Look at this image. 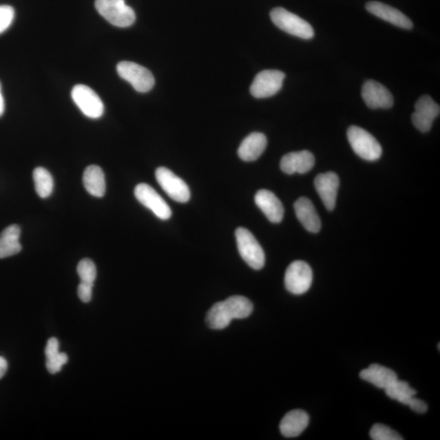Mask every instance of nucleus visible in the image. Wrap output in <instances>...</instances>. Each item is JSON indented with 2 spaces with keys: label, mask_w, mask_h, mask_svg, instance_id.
Instances as JSON below:
<instances>
[{
  "label": "nucleus",
  "mask_w": 440,
  "mask_h": 440,
  "mask_svg": "<svg viewBox=\"0 0 440 440\" xmlns=\"http://www.w3.org/2000/svg\"><path fill=\"white\" fill-rule=\"evenodd\" d=\"M45 356L46 366L52 375L60 372L69 360L65 353L59 351V342L56 337L48 339L46 345Z\"/></svg>",
  "instance_id": "nucleus-24"
},
{
  "label": "nucleus",
  "mask_w": 440,
  "mask_h": 440,
  "mask_svg": "<svg viewBox=\"0 0 440 440\" xmlns=\"http://www.w3.org/2000/svg\"><path fill=\"white\" fill-rule=\"evenodd\" d=\"M15 17L14 8L9 5H0V34L12 25Z\"/></svg>",
  "instance_id": "nucleus-29"
},
{
  "label": "nucleus",
  "mask_w": 440,
  "mask_h": 440,
  "mask_svg": "<svg viewBox=\"0 0 440 440\" xmlns=\"http://www.w3.org/2000/svg\"><path fill=\"white\" fill-rule=\"evenodd\" d=\"M439 105L431 96L424 95L415 104V112L412 115V122L416 129L422 132L432 129L433 122L439 117Z\"/></svg>",
  "instance_id": "nucleus-12"
},
{
  "label": "nucleus",
  "mask_w": 440,
  "mask_h": 440,
  "mask_svg": "<svg viewBox=\"0 0 440 440\" xmlns=\"http://www.w3.org/2000/svg\"><path fill=\"white\" fill-rule=\"evenodd\" d=\"M253 304L243 296H232L213 305L207 316V323L213 330L226 328L233 319L247 318L253 311Z\"/></svg>",
  "instance_id": "nucleus-1"
},
{
  "label": "nucleus",
  "mask_w": 440,
  "mask_h": 440,
  "mask_svg": "<svg viewBox=\"0 0 440 440\" xmlns=\"http://www.w3.org/2000/svg\"><path fill=\"white\" fill-rule=\"evenodd\" d=\"M315 165V157L309 151L303 150L287 153L280 161V169L288 175L308 173Z\"/></svg>",
  "instance_id": "nucleus-15"
},
{
  "label": "nucleus",
  "mask_w": 440,
  "mask_h": 440,
  "mask_svg": "<svg viewBox=\"0 0 440 440\" xmlns=\"http://www.w3.org/2000/svg\"><path fill=\"white\" fill-rule=\"evenodd\" d=\"M237 244L240 257L250 268L259 270L265 264V254L254 235L245 228L236 230Z\"/></svg>",
  "instance_id": "nucleus-5"
},
{
  "label": "nucleus",
  "mask_w": 440,
  "mask_h": 440,
  "mask_svg": "<svg viewBox=\"0 0 440 440\" xmlns=\"http://www.w3.org/2000/svg\"><path fill=\"white\" fill-rule=\"evenodd\" d=\"M268 141L263 133L253 132L245 137L238 148V156L245 162H253L257 160L262 155Z\"/></svg>",
  "instance_id": "nucleus-19"
},
{
  "label": "nucleus",
  "mask_w": 440,
  "mask_h": 440,
  "mask_svg": "<svg viewBox=\"0 0 440 440\" xmlns=\"http://www.w3.org/2000/svg\"><path fill=\"white\" fill-rule=\"evenodd\" d=\"M4 100L2 94L1 84H0V117L4 115Z\"/></svg>",
  "instance_id": "nucleus-33"
},
{
  "label": "nucleus",
  "mask_w": 440,
  "mask_h": 440,
  "mask_svg": "<svg viewBox=\"0 0 440 440\" xmlns=\"http://www.w3.org/2000/svg\"><path fill=\"white\" fill-rule=\"evenodd\" d=\"M363 380L372 383L373 385L385 389L398 380L396 373L387 367L373 364L363 370L360 373Z\"/></svg>",
  "instance_id": "nucleus-21"
},
{
  "label": "nucleus",
  "mask_w": 440,
  "mask_h": 440,
  "mask_svg": "<svg viewBox=\"0 0 440 440\" xmlns=\"http://www.w3.org/2000/svg\"><path fill=\"white\" fill-rule=\"evenodd\" d=\"M71 96L85 116L96 119L103 115V102L89 86L83 84L75 86L71 91Z\"/></svg>",
  "instance_id": "nucleus-8"
},
{
  "label": "nucleus",
  "mask_w": 440,
  "mask_h": 440,
  "mask_svg": "<svg viewBox=\"0 0 440 440\" xmlns=\"http://www.w3.org/2000/svg\"><path fill=\"white\" fill-rule=\"evenodd\" d=\"M254 202L269 221L274 224L283 221L285 213L283 205L273 193L261 189L255 194Z\"/></svg>",
  "instance_id": "nucleus-16"
},
{
  "label": "nucleus",
  "mask_w": 440,
  "mask_h": 440,
  "mask_svg": "<svg viewBox=\"0 0 440 440\" xmlns=\"http://www.w3.org/2000/svg\"><path fill=\"white\" fill-rule=\"evenodd\" d=\"M385 392L388 397L404 404V406H407L409 401L417 395V392L406 382L398 380L386 388Z\"/></svg>",
  "instance_id": "nucleus-26"
},
{
  "label": "nucleus",
  "mask_w": 440,
  "mask_h": 440,
  "mask_svg": "<svg viewBox=\"0 0 440 440\" xmlns=\"http://www.w3.org/2000/svg\"><path fill=\"white\" fill-rule=\"evenodd\" d=\"M135 196L143 206L150 209L157 218L167 220L172 212L170 207L155 189L147 183H140L135 188Z\"/></svg>",
  "instance_id": "nucleus-11"
},
{
  "label": "nucleus",
  "mask_w": 440,
  "mask_h": 440,
  "mask_svg": "<svg viewBox=\"0 0 440 440\" xmlns=\"http://www.w3.org/2000/svg\"><path fill=\"white\" fill-rule=\"evenodd\" d=\"M312 279L313 275L310 266L304 261H295L286 269L285 288L294 295H303L310 289Z\"/></svg>",
  "instance_id": "nucleus-7"
},
{
  "label": "nucleus",
  "mask_w": 440,
  "mask_h": 440,
  "mask_svg": "<svg viewBox=\"0 0 440 440\" xmlns=\"http://www.w3.org/2000/svg\"><path fill=\"white\" fill-rule=\"evenodd\" d=\"M20 235V228L16 224L10 225L0 234V259L13 257L22 250Z\"/></svg>",
  "instance_id": "nucleus-23"
},
{
  "label": "nucleus",
  "mask_w": 440,
  "mask_h": 440,
  "mask_svg": "<svg viewBox=\"0 0 440 440\" xmlns=\"http://www.w3.org/2000/svg\"><path fill=\"white\" fill-rule=\"evenodd\" d=\"M270 17L276 27L293 37L304 39L314 37V30L308 22L285 8L273 9L270 13Z\"/></svg>",
  "instance_id": "nucleus-4"
},
{
  "label": "nucleus",
  "mask_w": 440,
  "mask_h": 440,
  "mask_svg": "<svg viewBox=\"0 0 440 440\" xmlns=\"http://www.w3.org/2000/svg\"><path fill=\"white\" fill-rule=\"evenodd\" d=\"M297 218L303 226L312 233H318L321 228V219L314 205L306 198H301L295 203Z\"/></svg>",
  "instance_id": "nucleus-18"
},
{
  "label": "nucleus",
  "mask_w": 440,
  "mask_h": 440,
  "mask_svg": "<svg viewBox=\"0 0 440 440\" xmlns=\"http://www.w3.org/2000/svg\"><path fill=\"white\" fill-rule=\"evenodd\" d=\"M315 188L322 202L328 211H332L336 206L337 191L339 188V178L334 172L320 174L315 179Z\"/></svg>",
  "instance_id": "nucleus-14"
},
{
  "label": "nucleus",
  "mask_w": 440,
  "mask_h": 440,
  "mask_svg": "<svg viewBox=\"0 0 440 440\" xmlns=\"http://www.w3.org/2000/svg\"><path fill=\"white\" fill-rule=\"evenodd\" d=\"M77 272H78L81 283L94 285L96 278V268L93 261L89 259L81 260L77 267Z\"/></svg>",
  "instance_id": "nucleus-27"
},
{
  "label": "nucleus",
  "mask_w": 440,
  "mask_h": 440,
  "mask_svg": "<svg viewBox=\"0 0 440 440\" xmlns=\"http://www.w3.org/2000/svg\"><path fill=\"white\" fill-rule=\"evenodd\" d=\"M35 191L41 198H47L52 194L54 181L52 175L44 167H37L33 172Z\"/></svg>",
  "instance_id": "nucleus-25"
},
{
  "label": "nucleus",
  "mask_w": 440,
  "mask_h": 440,
  "mask_svg": "<svg viewBox=\"0 0 440 440\" xmlns=\"http://www.w3.org/2000/svg\"><path fill=\"white\" fill-rule=\"evenodd\" d=\"M117 72L141 93L150 91L155 84V77L150 70L131 61H121L117 65Z\"/></svg>",
  "instance_id": "nucleus-6"
},
{
  "label": "nucleus",
  "mask_w": 440,
  "mask_h": 440,
  "mask_svg": "<svg viewBox=\"0 0 440 440\" xmlns=\"http://www.w3.org/2000/svg\"><path fill=\"white\" fill-rule=\"evenodd\" d=\"M347 139L352 150L362 160L373 162L380 160L382 148L380 143L370 133L356 126H351L347 130Z\"/></svg>",
  "instance_id": "nucleus-2"
},
{
  "label": "nucleus",
  "mask_w": 440,
  "mask_h": 440,
  "mask_svg": "<svg viewBox=\"0 0 440 440\" xmlns=\"http://www.w3.org/2000/svg\"><path fill=\"white\" fill-rule=\"evenodd\" d=\"M407 406L412 409L413 411L418 413H425L427 411V403L419 400L415 396L413 397L408 403Z\"/></svg>",
  "instance_id": "nucleus-31"
},
{
  "label": "nucleus",
  "mask_w": 440,
  "mask_h": 440,
  "mask_svg": "<svg viewBox=\"0 0 440 440\" xmlns=\"http://www.w3.org/2000/svg\"><path fill=\"white\" fill-rule=\"evenodd\" d=\"M92 284L81 283L78 287V295L79 299L84 303H89L92 298V290H93Z\"/></svg>",
  "instance_id": "nucleus-30"
},
{
  "label": "nucleus",
  "mask_w": 440,
  "mask_h": 440,
  "mask_svg": "<svg viewBox=\"0 0 440 440\" xmlns=\"http://www.w3.org/2000/svg\"><path fill=\"white\" fill-rule=\"evenodd\" d=\"M285 78V75L280 70H264L255 77L250 86V93L259 99L273 96L283 88Z\"/></svg>",
  "instance_id": "nucleus-9"
},
{
  "label": "nucleus",
  "mask_w": 440,
  "mask_h": 440,
  "mask_svg": "<svg viewBox=\"0 0 440 440\" xmlns=\"http://www.w3.org/2000/svg\"><path fill=\"white\" fill-rule=\"evenodd\" d=\"M157 181L172 200L187 202L191 193L187 183L166 167H158L155 172Z\"/></svg>",
  "instance_id": "nucleus-10"
},
{
  "label": "nucleus",
  "mask_w": 440,
  "mask_h": 440,
  "mask_svg": "<svg viewBox=\"0 0 440 440\" xmlns=\"http://www.w3.org/2000/svg\"><path fill=\"white\" fill-rule=\"evenodd\" d=\"M8 370V362L4 357L0 356V380L5 375Z\"/></svg>",
  "instance_id": "nucleus-32"
},
{
  "label": "nucleus",
  "mask_w": 440,
  "mask_h": 440,
  "mask_svg": "<svg viewBox=\"0 0 440 440\" xmlns=\"http://www.w3.org/2000/svg\"><path fill=\"white\" fill-rule=\"evenodd\" d=\"M366 9L375 16L386 20L396 27L410 30L413 28V22L406 15L389 5L380 2H368Z\"/></svg>",
  "instance_id": "nucleus-17"
},
{
  "label": "nucleus",
  "mask_w": 440,
  "mask_h": 440,
  "mask_svg": "<svg viewBox=\"0 0 440 440\" xmlns=\"http://www.w3.org/2000/svg\"><path fill=\"white\" fill-rule=\"evenodd\" d=\"M362 98L370 108L390 109L393 106V96L386 86L376 81L368 80L363 85Z\"/></svg>",
  "instance_id": "nucleus-13"
},
{
  "label": "nucleus",
  "mask_w": 440,
  "mask_h": 440,
  "mask_svg": "<svg viewBox=\"0 0 440 440\" xmlns=\"http://www.w3.org/2000/svg\"><path fill=\"white\" fill-rule=\"evenodd\" d=\"M83 182L86 190L91 196L104 197L106 190L105 177L103 170L100 167L91 165L86 167L84 173Z\"/></svg>",
  "instance_id": "nucleus-22"
},
{
  "label": "nucleus",
  "mask_w": 440,
  "mask_h": 440,
  "mask_svg": "<svg viewBox=\"0 0 440 440\" xmlns=\"http://www.w3.org/2000/svg\"><path fill=\"white\" fill-rule=\"evenodd\" d=\"M373 440H401L403 438L396 431L382 424H375L370 432Z\"/></svg>",
  "instance_id": "nucleus-28"
},
{
  "label": "nucleus",
  "mask_w": 440,
  "mask_h": 440,
  "mask_svg": "<svg viewBox=\"0 0 440 440\" xmlns=\"http://www.w3.org/2000/svg\"><path fill=\"white\" fill-rule=\"evenodd\" d=\"M309 414L299 409L289 412L280 424V431L285 437L293 438L300 436L308 427Z\"/></svg>",
  "instance_id": "nucleus-20"
},
{
  "label": "nucleus",
  "mask_w": 440,
  "mask_h": 440,
  "mask_svg": "<svg viewBox=\"0 0 440 440\" xmlns=\"http://www.w3.org/2000/svg\"><path fill=\"white\" fill-rule=\"evenodd\" d=\"M95 6L102 17L117 27H131L136 20L134 10L125 0H96Z\"/></svg>",
  "instance_id": "nucleus-3"
}]
</instances>
